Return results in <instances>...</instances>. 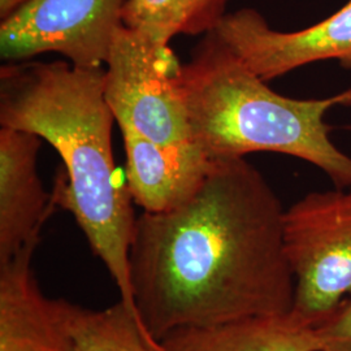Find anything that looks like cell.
I'll use <instances>...</instances> for the list:
<instances>
[{
  "mask_svg": "<svg viewBox=\"0 0 351 351\" xmlns=\"http://www.w3.org/2000/svg\"><path fill=\"white\" fill-rule=\"evenodd\" d=\"M180 66L169 45L124 24L116 30L104 65V97L120 129H133L167 147L195 146L176 85Z\"/></svg>",
  "mask_w": 351,
  "mask_h": 351,
  "instance_id": "5",
  "label": "cell"
},
{
  "mask_svg": "<svg viewBox=\"0 0 351 351\" xmlns=\"http://www.w3.org/2000/svg\"><path fill=\"white\" fill-rule=\"evenodd\" d=\"M106 69L66 60H26L0 68V124L49 142L63 162L52 202L75 217L104 264L120 300L139 316L129 251L137 216L112 150L116 121L104 97Z\"/></svg>",
  "mask_w": 351,
  "mask_h": 351,
  "instance_id": "2",
  "label": "cell"
},
{
  "mask_svg": "<svg viewBox=\"0 0 351 351\" xmlns=\"http://www.w3.org/2000/svg\"><path fill=\"white\" fill-rule=\"evenodd\" d=\"M53 301L68 351H162L160 342L121 300L103 310Z\"/></svg>",
  "mask_w": 351,
  "mask_h": 351,
  "instance_id": "12",
  "label": "cell"
},
{
  "mask_svg": "<svg viewBox=\"0 0 351 351\" xmlns=\"http://www.w3.org/2000/svg\"><path fill=\"white\" fill-rule=\"evenodd\" d=\"M23 254L0 267V351H68L55 301Z\"/></svg>",
  "mask_w": 351,
  "mask_h": 351,
  "instance_id": "10",
  "label": "cell"
},
{
  "mask_svg": "<svg viewBox=\"0 0 351 351\" xmlns=\"http://www.w3.org/2000/svg\"><path fill=\"white\" fill-rule=\"evenodd\" d=\"M26 0H0V19L4 20Z\"/></svg>",
  "mask_w": 351,
  "mask_h": 351,
  "instance_id": "15",
  "label": "cell"
},
{
  "mask_svg": "<svg viewBox=\"0 0 351 351\" xmlns=\"http://www.w3.org/2000/svg\"><path fill=\"white\" fill-rule=\"evenodd\" d=\"M159 342L162 351H322L315 329L291 313L181 328Z\"/></svg>",
  "mask_w": 351,
  "mask_h": 351,
  "instance_id": "11",
  "label": "cell"
},
{
  "mask_svg": "<svg viewBox=\"0 0 351 351\" xmlns=\"http://www.w3.org/2000/svg\"><path fill=\"white\" fill-rule=\"evenodd\" d=\"M229 0H126L123 24L160 45L173 38L206 36L226 17Z\"/></svg>",
  "mask_w": 351,
  "mask_h": 351,
  "instance_id": "13",
  "label": "cell"
},
{
  "mask_svg": "<svg viewBox=\"0 0 351 351\" xmlns=\"http://www.w3.org/2000/svg\"><path fill=\"white\" fill-rule=\"evenodd\" d=\"M125 147V178L134 204L143 213H163L190 199L210 171L198 147L159 145L133 129H120Z\"/></svg>",
  "mask_w": 351,
  "mask_h": 351,
  "instance_id": "9",
  "label": "cell"
},
{
  "mask_svg": "<svg viewBox=\"0 0 351 351\" xmlns=\"http://www.w3.org/2000/svg\"><path fill=\"white\" fill-rule=\"evenodd\" d=\"M211 162L190 199L142 213L136 221L129 251L133 298L156 341L181 328L293 310L278 195L245 158Z\"/></svg>",
  "mask_w": 351,
  "mask_h": 351,
  "instance_id": "1",
  "label": "cell"
},
{
  "mask_svg": "<svg viewBox=\"0 0 351 351\" xmlns=\"http://www.w3.org/2000/svg\"><path fill=\"white\" fill-rule=\"evenodd\" d=\"M213 32L265 82L324 60L351 69V0L326 20L297 32L274 30L252 8L226 13Z\"/></svg>",
  "mask_w": 351,
  "mask_h": 351,
  "instance_id": "7",
  "label": "cell"
},
{
  "mask_svg": "<svg viewBox=\"0 0 351 351\" xmlns=\"http://www.w3.org/2000/svg\"><path fill=\"white\" fill-rule=\"evenodd\" d=\"M42 141L29 132L0 129V264L39 239L56 208L38 173Z\"/></svg>",
  "mask_w": 351,
  "mask_h": 351,
  "instance_id": "8",
  "label": "cell"
},
{
  "mask_svg": "<svg viewBox=\"0 0 351 351\" xmlns=\"http://www.w3.org/2000/svg\"><path fill=\"white\" fill-rule=\"evenodd\" d=\"M126 0H26L0 24L7 63L59 53L78 68H104Z\"/></svg>",
  "mask_w": 351,
  "mask_h": 351,
  "instance_id": "6",
  "label": "cell"
},
{
  "mask_svg": "<svg viewBox=\"0 0 351 351\" xmlns=\"http://www.w3.org/2000/svg\"><path fill=\"white\" fill-rule=\"evenodd\" d=\"M284 249L291 314L315 329L351 300V189L313 191L285 210Z\"/></svg>",
  "mask_w": 351,
  "mask_h": 351,
  "instance_id": "4",
  "label": "cell"
},
{
  "mask_svg": "<svg viewBox=\"0 0 351 351\" xmlns=\"http://www.w3.org/2000/svg\"><path fill=\"white\" fill-rule=\"evenodd\" d=\"M322 351H351V300L324 324L315 328Z\"/></svg>",
  "mask_w": 351,
  "mask_h": 351,
  "instance_id": "14",
  "label": "cell"
},
{
  "mask_svg": "<svg viewBox=\"0 0 351 351\" xmlns=\"http://www.w3.org/2000/svg\"><path fill=\"white\" fill-rule=\"evenodd\" d=\"M176 85L193 143L210 160L277 152L322 169L335 188L351 189V158L330 139V99H297L274 91L215 32L203 36Z\"/></svg>",
  "mask_w": 351,
  "mask_h": 351,
  "instance_id": "3",
  "label": "cell"
}]
</instances>
